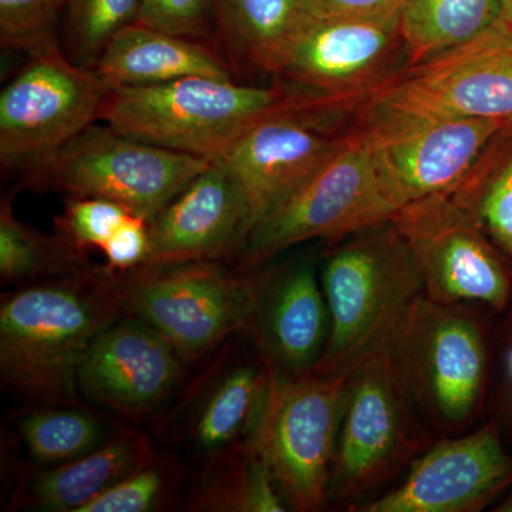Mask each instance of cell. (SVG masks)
I'll list each match as a JSON object with an SVG mask.
<instances>
[{
	"label": "cell",
	"mask_w": 512,
	"mask_h": 512,
	"mask_svg": "<svg viewBox=\"0 0 512 512\" xmlns=\"http://www.w3.org/2000/svg\"><path fill=\"white\" fill-rule=\"evenodd\" d=\"M320 284L329 336L312 370L325 375H350L370 357L392 350L421 295L412 252L390 220L332 242Z\"/></svg>",
	"instance_id": "obj_1"
},
{
	"label": "cell",
	"mask_w": 512,
	"mask_h": 512,
	"mask_svg": "<svg viewBox=\"0 0 512 512\" xmlns=\"http://www.w3.org/2000/svg\"><path fill=\"white\" fill-rule=\"evenodd\" d=\"M73 276L9 293L0 306V373L29 396L62 399L79 389L84 357L116 322L120 289Z\"/></svg>",
	"instance_id": "obj_2"
},
{
	"label": "cell",
	"mask_w": 512,
	"mask_h": 512,
	"mask_svg": "<svg viewBox=\"0 0 512 512\" xmlns=\"http://www.w3.org/2000/svg\"><path fill=\"white\" fill-rule=\"evenodd\" d=\"M487 311L431 301L421 293L394 340V360L436 440L483 423L493 370Z\"/></svg>",
	"instance_id": "obj_3"
},
{
	"label": "cell",
	"mask_w": 512,
	"mask_h": 512,
	"mask_svg": "<svg viewBox=\"0 0 512 512\" xmlns=\"http://www.w3.org/2000/svg\"><path fill=\"white\" fill-rule=\"evenodd\" d=\"M298 93L281 82L262 86L205 76L157 86L110 87L100 123L124 136L212 161Z\"/></svg>",
	"instance_id": "obj_4"
},
{
	"label": "cell",
	"mask_w": 512,
	"mask_h": 512,
	"mask_svg": "<svg viewBox=\"0 0 512 512\" xmlns=\"http://www.w3.org/2000/svg\"><path fill=\"white\" fill-rule=\"evenodd\" d=\"M372 144L356 128L302 183L262 215L238 249L239 269L249 272L303 242H332L392 220L403 207Z\"/></svg>",
	"instance_id": "obj_5"
},
{
	"label": "cell",
	"mask_w": 512,
	"mask_h": 512,
	"mask_svg": "<svg viewBox=\"0 0 512 512\" xmlns=\"http://www.w3.org/2000/svg\"><path fill=\"white\" fill-rule=\"evenodd\" d=\"M340 103L353 121H512V23L501 19L463 45L406 64L373 89Z\"/></svg>",
	"instance_id": "obj_6"
},
{
	"label": "cell",
	"mask_w": 512,
	"mask_h": 512,
	"mask_svg": "<svg viewBox=\"0 0 512 512\" xmlns=\"http://www.w3.org/2000/svg\"><path fill=\"white\" fill-rule=\"evenodd\" d=\"M434 441L392 350L370 357L350 373L330 473L329 504H343L350 511L372 500Z\"/></svg>",
	"instance_id": "obj_7"
},
{
	"label": "cell",
	"mask_w": 512,
	"mask_h": 512,
	"mask_svg": "<svg viewBox=\"0 0 512 512\" xmlns=\"http://www.w3.org/2000/svg\"><path fill=\"white\" fill-rule=\"evenodd\" d=\"M272 365V363H271ZM350 375L272 370L248 448L261 458L289 510L329 505V481Z\"/></svg>",
	"instance_id": "obj_8"
},
{
	"label": "cell",
	"mask_w": 512,
	"mask_h": 512,
	"mask_svg": "<svg viewBox=\"0 0 512 512\" xmlns=\"http://www.w3.org/2000/svg\"><path fill=\"white\" fill-rule=\"evenodd\" d=\"M210 163L93 124L26 170V177L69 197L116 202L150 222Z\"/></svg>",
	"instance_id": "obj_9"
},
{
	"label": "cell",
	"mask_w": 512,
	"mask_h": 512,
	"mask_svg": "<svg viewBox=\"0 0 512 512\" xmlns=\"http://www.w3.org/2000/svg\"><path fill=\"white\" fill-rule=\"evenodd\" d=\"M146 268L119 288L121 306L163 336L180 359H197L254 325L262 276L232 275L211 262Z\"/></svg>",
	"instance_id": "obj_10"
},
{
	"label": "cell",
	"mask_w": 512,
	"mask_h": 512,
	"mask_svg": "<svg viewBox=\"0 0 512 512\" xmlns=\"http://www.w3.org/2000/svg\"><path fill=\"white\" fill-rule=\"evenodd\" d=\"M390 221L409 245L426 298L507 311L512 262L447 194L409 202Z\"/></svg>",
	"instance_id": "obj_11"
},
{
	"label": "cell",
	"mask_w": 512,
	"mask_h": 512,
	"mask_svg": "<svg viewBox=\"0 0 512 512\" xmlns=\"http://www.w3.org/2000/svg\"><path fill=\"white\" fill-rule=\"evenodd\" d=\"M29 56L0 93V161L25 171L100 121L110 90L59 43Z\"/></svg>",
	"instance_id": "obj_12"
},
{
	"label": "cell",
	"mask_w": 512,
	"mask_h": 512,
	"mask_svg": "<svg viewBox=\"0 0 512 512\" xmlns=\"http://www.w3.org/2000/svg\"><path fill=\"white\" fill-rule=\"evenodd\" d=\"M284 109L249 127L215 160L244 194L249 231L272 205L338 153L355 133L348 111L328 97L301 92Z\"/></svg>",
	"instance_id": "obj_13"
},
{
	"label": "cell",
	"mask_w": 512,
	"mask_h": 512,
	"mask_svg": "<svg viewBox=\"0 0 512 512\" xmlns=\"http://www.w3.org/2000/svg\"><path fill=\"white\" fill-rule=\"evenodd\" d=\"M512 485V456L497 417L460 436L434 441L396 487L355 512H477Z\"/></svg>",
	"instance_id": "obj_14"
},
{
	"label": "cell",
	"mask_w": 512,
	"mask_h": 512,
	"mask_svg": "<svg viewBox=\"0 0 512 512\" xmlns=\"http://www.w3.org/2000/svg\"><path fill=\"white\" fill-rule=\"evenodd\" d=\"M409 64L400 13L318 18L303 30L276 82L301 92L349 100Z\"/></svg>",
	"instance_id": "obj_15"
},
{
	"label": "cell",
	"mask_w": 512,
	"mask_h": 512,
	"mask_svg": "<svg viewBox=\"0 0 512 512\" xmlns=\"http://www.w3.org/2000/svg\"><path fill=\"white\" fill-rule=\"evenodd\" d=\"M510 123L392 117L353 121L372 144L383 173L404 205L450 194L498 131Z\"/></svg>",
	"instance_id": "obj_16"
},
{
	"label": "cell",
	"mask_w": 512,
	"mask_h": 512,
	"mask_svg": "<svg viewBox=\"0 0 512 512\" xmlns=\"http://www.w3.org/2000/svg\"><path fill=\"white\" fill-rule=\"evenodd\" d=\"M249 229L244 194L227 165L212 160L167 207L148 222L143 266L211 262L237 254Z\"/></svg>",
	"instance_id": "obj_17"
},
{
	"label": "cell",
	"mask_w": 512,
	"mask_h": 512,
	"mask_svg": "<svg viewBox=\"0 0 512 512\" xmlns=\"http://www.w3.org/2000/svg\"><path fill=\"white\" fill-rule=\"evenodd\" d=\"M180 376V356L133 316L117 319L94 340L80 369L79 389L94 402L137 412L164 399Z\"/></svg>",
	"instance_id": "obj_18"
},
{
	"label": "cell",
	"mask_w": 512,
	"mask_h": 512,
	"mask_svg": "<svg viewBox=\"0 0 512 512\" xmlns=\"http://www.w3.org/2000/svg\"><path fill=\"white\" fill-rule=\"evenodd\" d=\"M256 322L272 366L311 372L329 336L328 303L315 268L305 262L264 278Z\"/></svg>",
	"instance_id": "obj_19"
},
{
	"label": "cell",
	"mask_w": 512,
	"mask_h": 512,
	"mask_svg": "<svg viewBox=\"0 0 512 512\" xmlns=\"http://www.w3.org/2000/svg\"><path fill=\"white\" fill-rule=\"evenodd\" d=\"M218 46L237 77H276L318 19L312 0H212Z\"/></svg>",
	"instance_id": "obj_20"
},
{
	"label": "cell",
	"mask_w": 512,
	"mask_h": 512,
	"mask_svg": "<svg viewBox=\"0 0 512 512\" xmlns=\"http://www.w3.org/2000/svg\"><path fill=\"white\" fill-rule=\"evenodd\" d=\"M94 70L110 87L157 86L194 76L238 79L217 46L140 23L111 40Z\"/></svg>",
	"instance_id": "obj_21"
},
{
	"label": "cell",
	"mask_w": 512,
	"mask_h": 512,
	"mask_svg": "<svg viewBox=\"0 0 512 512\" xmlns=\"http://www.w3.org/2000/svg\"><path fill=\"white\" fill-rule=\"evenodd\" d=\"M148 460L146 439L119 437L37 478L33 498L46 510L80 512L111 485L148 466Z\"/></svg>",
	"instance_id": "obj_22"
},
{
	"label": "cell",
	"mask_w": 512,
	"mask_h": 512,
	"mask_svg": "<svg viewBox=\"0 0 512 512\" xmlns=\"http://www.w3.org/2000/svg\"><path fill=\"white\" fill-rule=\"evenodd\" d=\"M501 19L503 0H410L400 12L409 63L463 45Z\"/></svg>",
	"instance_id": "obj_23"
},
{
	"label": "cell",
	"mask_w": 512,
	"mask_h": 512,
	"mask_svg": "<svg viewBox=\"0 0 512 512\" xmlns=\"http://www.w3.org/2000/svg\"><path fill=\"white\" fill-rule=\"evenodd\" d=\"M447 195L512 262V123L498 131L470 173Z\"/></svg>",
	"instance_id": "obj_24"
},
{
	"label": "cell",
	"mask_w": 512,
	"mask_h": 512,
	"mask_svg": "<svg viewBox=\"0 0 512 512\" xmlns=\"http://www.w3.org/2000/svg\"><path fill=\"white\" fill-rule=\"evenodd\" d=\"M274 366L269 360L229 373L214 390L198 420L197 440L207 450L227 446L245 430L251 431L261 412Z\"/></svg>",
	"instance_id": "obj_25"
},
{
	"label": "cell",
	"mask_w": 512,
	"mask_h": 512,
	"mask_svg": "<svg viewBox=\"0 0 512 512\" xmlns=\"http://www.w3.org/2000/svg\"><path fill=\"white\" fill-rule=\"evenodd\" d=\"M82 255L59 235L49 237L23 224L13 214L12 204L0 208V275L8 282H23L39 276L77 271Z\"/></svg>",
	"instance_id": "obj_26"
},
{
	"label": "cell",
	"mask_w": 512,
	"mask_h": 512,
	"mask_svg": "<svg viewBox=\"0 0 512 512\" xmlns=\"http://www.w3.org/2000/svg\"><path fill=\"white\" fill-rule=\"evenodd\" d=\"M141 0H66L63 52L86 69H96L100 56L121 30L137 22Z\"/></svg>",
	"instance_id": "obj_27"
},
{
	"label": "cell",
	"mask_w": 512,
	"mask_h": 512,
	"mask_svg": "<svg viewBox=\"0 0 512 512\" xmlns=\"http://www.w3.org/2000/svg\"><path fill=\"white\" fill-rule=\"evenodd\" d=\"M20 434L30 456L39 463H69L101 446L103 429L90 414L77 410H45L29 414Z\"/></svg>",
	"instance_id": "obj_28"
},
{
	"label": "cell",
	"mask_w": 512,
	"mask_h": 512,
	"mask_svg": "<svg viewBox=\"0 0 512 512\" xmlns=\"http://www.w3.org/2000/svg\"><path fill=\"white\" fill-rule=\"evenodd\" d=\"M66 0H0V42L30 53L57 45Z\"/></svg>",
	"instance_id": "obj_29"
},
{
	"label": "cell",
	"mask_w": 512,
	"mask_h": 512,
	"mask_svg": "<svg viewBox=\"0 0 512 512\" xmlns=\"http://www.w3.org/2000/svg\"><path fill=\"white\" fill-rule=\"evenodd\" d=\"M211 505L225 511L284 512V498L268 468L254 451H245L238 466L224 478V484L211 495Z\"/></svg>",
	"instance_id": "obj_30"
},
{
	"label": "cell",
	"mask_w": 512,
	"mask_h": 512,
	"mask_svg": "<svg viewBox=\"0 0 512 512\" xmlns=\"http://www.w3.org/2000/svg\"><path fill=\"white\" fill-rule=\"evenodd\" d=\"M130 212L100 198L69 197L56 218L57 235L80 254L101 249Z\"/></svg>",
	"instance_id": "obj_31"
},
{
	"label": "cell",
	"mask_w": 512,
	"mask_h": 512,
	"mask_svg": "<svg viewBox=\"0 0 512 512\" xmlns=\"http://www.w3.org/2000/svg\"><path fill=\"white\" fill-rule=\"evenodd\" d=\"M136 23L220 49L212 0H141Z\"/></svg>",
	"instance_id": "obj_32"
},
{
	"label": "cell",
	"mask_w": 512,
	"mask_h": 512,
	"mask_svg": "<svg viewBox=\"0 0 512 512\" xmlns=\"http://www.w3.org/2000/svg\"><path fill=\"white\" fill-rule=\"evenodd\" d=\"M161 491L163 477L148 464L111 485L80 512H146L156 505Z\"/></svg>",
	"instance_id": "obj_33"
},
{
	"label": "cell",
	"mask_w": 512,
	"mask_h": 512,
	"mask_svg": "<svg viewBox=\"0 0 512 512\" xmlns=\"http://www.w3.org/2000/svg\"><path fill=\"white\" fill-rule=\"evenodd\" d=\"M148 247H150L148 221L130 214L111 234L109 241L100 251L103 252L107 268L111 271H127L138 265H144Z\"/></svg>",
	"instance_id": "obj_34"
},
{
	"label": "cell",
	"mask_w": 512,
	"mask_h": 512,
	"mask_svg": "<svg viewBox=\"0 0 512 512\" xmlns=\"http://www.w3.org/2000/svg\"><path fill=\"white\" fill-rule=\"evenodd\" d=\"M318 18L396 15L410 0H312Z\"/></svg>",
	"instance_id": "obj_35"
},
{
	"label": "cell",
	"mask_w": 512,
	"mask_h": 512,
	"mask_svg": "<svg viewBox=\"0 0 512 512\" xmlns=\"http://www.w3.org/2000/svg\"><path fill=\"white\" fill-rule=\"evenodd\" d=\"M500 421L501 429L508 427L512 431V319L508 323L503 338L501 352V390H500Z\"/></svg>",
	"instance_id": "obj_36"
},
{
	"label": "cell",
	"mask_w": 512,
	"mask_h": 512,
	"mask_svg": "<svg viewBox=\"0 0 512 512\" xmlns=\"http://www.w3.org/2000/svg\"><path fill=\"white\" fill-rule=\"evenodd\" d=\"M493 511L512 512V491L510 494L507 495V497L504 498L503 501H500V503L495 505V508H493Z\"/></svg>",
	"instance_id": "obj_37"
},
{
	"label": "cell",
	"mask_w": 512,
	"mask_h": 512,
	"mask_svg": "<svg viewBox=\"0 0 512 512\" xmlns=\"http://www.w3.org/2000/svg\"><path fill=\"white\" fill-rule=\"evenodd\" d=\"M504 2V19L512 23V0H503Z\"/></svg>",
	"instance_id": "obj_38"
}]
</instances>
